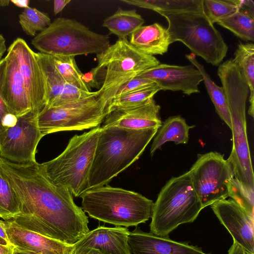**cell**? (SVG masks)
I'll list each match as a JSON object with an SVG mask.
<instances>
[{
	"mask_svg": "<svg viewBox=\"0 0 254 254\" xmlns=\"http://www.w3.org/2000/svg\"><path fill=\"white\" fill-rule=\"evenodd\" d=\"M0 174L14 190L20 212L10 220L21 227L73 245L89 231L88 219L67 189L51 182L38 163H14L0 157Z\"/></svg>",
	"mask_w": 254,
	"mask_h": 254,
	"instance_id": "1",
	"label": "cell"
},
{
	"mask_svg": "<svg viewBox=\"0 0 254 254\" xmlns=\"http://www.w3.org/2000/svg\"><path fill=\"white\" fill-rule=\"evenodd\" d=\"M217 74L227 97L231 120L233 146L227 161L232 168L234 178L247 193L254 195V175L246 116L249 86L232 59L219 65Z\"/></svg>",
	"mask_w": 254,
	"mask_h": 254,
	"instance_id": "2",
	"label": "cell"
},
{
	"mask_svg": "<svg viewBox=\"0 0 254 254\" xmlns=\"http://www.w3.org/2000/svg\"><path fill=\"white\" fill-rule=\"evenodd\" d=\"M157 130L101 126L89 174V189L107 185L137 160Z\"/></svg>",
	"mask_w": 254,
	"mask_h": 254,
	"instance_id": "3",
	"label": "cell"
},
{
	"mask_svg": "<svg viewBox=\"0 0 254 254\" xmlns=\"http://www.w3.org/2000/svg\"><path fill=\"white\" fill-rule=\"evenodd\" d=\"M80 197L82 209L91 218L127 228L148 221L154 205L139 193L110 186L89 189Z\"/></svg>",
	"mask_w": 254,
	"mask_h": 254,
	"instance_id": "4",
	"label": "cell"
},
{
	"mask_svg": "<svg viewBox=\"0 0 254 254\" xmlns=\"http://www.w3.org/2000/svg\"><path fill=\"white\" fill-rule=\"evenodd\" d=\"M101 126L71 137L64 151L49 161L38 163L40 170L53 184L80 197L89 189V178Z\"/></svg>",
	"mask_w": 254,
	"mask_h": 254,
	"instance_id": "5",
	"label": "cell"
},
{
	"mask_svg": "<svg viewBox=\"0 0 254 254\" xmlns=\"http://www.w3.org/2000/svg\"><path fill=\"white\" fill-rule=\"evenodd\" d=\"M203 209L189 171L173 177L161 189L154 203L150 232L168 236L180 225L193 222Z\"/></svg>",
	"mask_w": 254,
	"mask_h": 254,
	"instance_id": "6",
	"label": "cell"
},
{
	"mask_svg": "<svg viewBox=\"0 0 254 254\" xmlns=\"http://www.w3.org/2000/svg\"><path fill=\"white\" fill-rule=\"evenodd\" d=\"M110 36L90 30L74 19L59 17L32 40L40 53L51 56L75 57L98 55L110 46Z\"/></svg>",
	"mask_w": 254,
	"mask_h": 254,
	"instance_id": "7",
	"label": "cell"
},
{
	"mask_svg": "<svg viewBox=\"0 0 254 254\" xmlns=\"http://www.w3.org/2000/svg\"><path fill=\"white\" fill-rule=\"evenodd\" d=\"M112 95L101 89L90 96L60 106H45L38 116L43 136L66 130H82L101 126L110 111Z\"/></svg>",
	"mask_w": 254,
	"mask_h": 254,
	"instance_id": "8",
	"label": "cell"
},
{
	"mask_svg": "<svg viewBox=\"0 0 254 254\" xmlns=\"http://www.w3.org/2000/svg\"><path fill=\"white\" fill-rule=\"evenodd\" d=\"M168 22L172 43L179 41L207 63L219 66L228 47L220 33L204 13H160Z\"/></svg>",
	"mask_w": 254,
	"mask_h": 254,
	"instance_id": "9",
	"label": "cell"
},
{
	"mask_svg": "<svg viewBox=\"0 0 254 254\" xmlns=\"http://www.w3.org/2000/svg\"><path fill=\"white\" fill-rule=\"evenodd\" d=\"M98 67L102 71L101 87L114 98L119 88L138 74L160 63L131 45L127 38L118 39L103 52L96 55Z\"/></svg>",
	"mask_w": 254,
	"mask_h": 254,
	"instance_id": "10",
	"label": "cell"
},
{
	"mask_svg": "<svg viewBox=\"0 0 254 254\" xmlns=\"http://www.w3.org/2000/svg\"><path fill=\"white\" fill-rule=\"evenodd\" d=\"M189 172L203 208L229 197L228 186L234 174L223 155L216 151L199 154Z\"/></svg>",
	"mask_w": 254,
	"mask_h": 254,
	"instance_id": "11",
	"label": "cell"
},
{
	"mask_svg": "<svg viewBox=\"0 0 254 254\" xmlns=\"http://www.w3.org/2000/svg\"><path fill=\"white\" fill-rule=\"evenodd\" d=\"M38 115L30 111L16 118L0 134V157L18 164L36 161L37 146L43 137L38 127Z\"/></svg>",
	"mask_w": 254,
	"mask_h": 254,
	"instance_id": "12",
	"label": "cell"
},
{
	"mask_svg": "<svg viewBox=\"0 0 254 254\" xmlns=\"http://www.w3.org/2000/svg\"><path fill=\"white\" fill-rule=\"evenodd\" d=\"M9 48L17 58L31 111L39 114L47 103V88L44 74L35 53L21 38L15 39Z\"/></svg>",
	"mask_w": 254,
	"mask_h": 254,
	"instance_id": "13",
	"label": "cell"
},
{
	"mask_svg": "<svg viewBox=\"0 0 254 254\" xmlns=\"http://www.w3.org/2000/svg\"><path fill=\"white\" fill-rule=\"evenodd\" d=\"M136 77L153 81L163 90L182 91L190 95L199 93L198 85L203 76L194 65H176L160 63L145 70Z\"/></svg>",
	"mask_w": 254,
	"mask_h": 254,
	"instance_id": "14",
	"label": "cell"
},
{
	"mask_svg": "<svg viewBox=\"0 0 254 254\" xmlns=\"http://www.w3.org/2000/svg\"><path fill=\"white\" fill-rule=\"evenodd\" d=\"M210 206L233 241L254 254V216L232 198L219 200Z\"/></svg>",
	"mask_w": 254,
	"mask_h": 254,
	"instance_id": "15",
	"label": "cell"
},
{
	"mask_svg": "<svg viewBox=\"0 0 254 254\" xmlns=\"http://www.w3.org/2000/svg\"><path fill=\"white\" fill-rule=\"evenodd\" d=\"M7 51L1 94L9 114L17 118L31 111V104L15 55L9 47Z\"/></svg>",
	"mask_w": 254,
	"mask_h": 254,
	"instance_id": "16",
	"label": "cell"
},
{
	"mask_svg": "<svg viewBox=\"0 0 254 254\" xmlns=\"http://www.w3.org/2000/svg\"><path fill=\"white\" fill-rule=\"evenodd\" d=\"M160 106L153 98L141 105L126 109L111 110L102 127L113 126L130 129H158L162 122Z\"/></svg>",
	"mask_w": 254,
	"mask_h": 254,
	"instance_id": "17",
	"label": "cell"
},
{
	"mask_svg": "<svg viewBox=\"0 0 254 254\" xmlns=\"http://www.w3.org/2000/svg\"><path fill=\"white\" fill-rule=\"evenodd\" d=\"M128 243L130 254H209L187 242L171 240L136 228L130 232Z\"/></svg>",
	"mask_w": 254,
	"mask_h": 254,
	"instance_id": "18",
	"label": "cell"
},
{
	"mask_svg": "<svg viewBox=\"0 0 254 254\" xmlns=\"http://www.w3.org/2000/svg\"><path fill=\"white\" fill-rule=\"evenodd\" d=\"M127 227L99 226L89 231L75 243L71 254L87 249L99 250L102 254H130Z\"/></svg>",
	"mask_w": 254,
	"mask_h": 254,
	"instance_id": "19",
	"label": "cell"
},
{
	"mask_svg": "<svg viewBox=\"0 0 254 254\" xmlns=\"http://www.w3.org/2000/svg\"><path fill=\"white\" fill-rule=\"evenodd\" d=\"M35 56L46 81L47 98L45 106H60L96 93L80 90L67 83L57 70L51 56L40 52L35 53Z\"/></svg>",
	"mask_w": 254,
	"mask_h": 254,
	"instance_id": "20",
	"label": "cell"
},
{
	"mask_svg": "<svg viewBox=\"0 0 254 254\" xmlns=\"http://www.w3.org/2000/svg\"><path fill=\"white\" fill-rule=\"evenodd\" d=\"M10 245L38 254H71L73 246L25 229L12 220L3 221Z\"/></svg>",
	"mask_w": 254,
	"mask_h": 254,
	"instance_id": "21",
	"label": "cell"
},
{
	"mask_svg": "<svg viewBox=\"0 0 254 254\" xmlns=\"http://www.w3.org/2000/svg\"><path fill=\"white\" fill-rule=\"evenodd\" d=\"M130 43L150 56L162 55L172 44L167 28L158 23L141 26L130 35Z\"/></svg>",
	"mask_w": 254,
	"mask_h": 254,
	"instance_id": "22",
	"label": "cell"
},
{
	"mask_svg": "<svg viewBox=\"0 0 254 254\" xmlns=\"http://www.w3.org/2000/svg\"><path fill=\"white\" fill-rule=\"evenodd\" d=\"M194 126L188 125L185 119L180 116L169 117L158 129L150 148V155L169 141L176 144H187L189 141V130Z\"/></svg>",
	"mask_w": 254,
	"mask_h": 254,
	"instance_id": "23",
	"label": "cell"
},
{
	"mask_svg": "<svg viewBox=\"0 0 254 254\" xmlns=\"http://www.w3.org/2000/svg\"><path fill=\"white\" fill-rule=\"evenodd\" d=\"M121 1L152 10L159 14L184 12L204 13L203 0H121Z\"/></svg>",
	"mask_w": 254,
	"mask_h": 254,
	"instance_id": "24",
	"label": "cell"
},
{
	"mask_svg": "<svg viewBox=\"0 0 254 254\" xmlns=\"http://www.w3.org/2000/svg\"><path fill=\"white\" fill-rule=\"evenodd\" d=\"M144 23V20L135 9L124 10L119 7L104 20L102 26L109 30L110 34H115L119 39H124Z\"/></svg>",
	"mask_w": 254,
	"mask_h": 254,
	"instance_id": "25",
	"label": "cell"
},
{
	"mask_svg": "<svg viewBox=\"0 0 254 254\" xmlns=\"http://www.w3.org/2000/svg\"><path fill=\"white\" fill-rule=\"evenodd\" d=\"M187 59L201 73L206 89L214 106L215 110L221 120L231 128V120L225 91L222 86H218L211 78L203 65L196 60L192 53L185 56Z\"/></svg>",
	"mask_w": 254,
	"mask_h": 254,
	"instance_id": "26",
	"label": "cell"
},
{
	"mask_svg": "<svg viewBox=\"0 0 254 254\" xmlns=\"http://www.w3.org/2000/svg\"><path fill=\"white\" fill-rule=\"evenodd\" d=\"M239 67L249 86L250 105L248 114L254 117V45L253 43H240L234 53L233 59Z\"/></svg>",
	"mask_w": 254,
	"mask_h": 254,
	"instance_id": "27",
	"label": "cell"
},
{
	"mask_svg": "<svg viewBox=\"0 0 254 254\" xmlns=\"http://www.w3.org/2000/svg\"><path fill=\"white\" fill-rule=\"evenodd\" d=\"M245 41H254V18L240 11L217 23Z\"/></svg>",
	"mask_w": 254,
	"mask_h": 254,
	"instance_id": "28",
	"label": "cell"
},
{
	"mask_svg": "<svg viewBox=\"0 0 254 254\" xmlns=\"http://www.w3.org/2000/svg\"><path fill=\"white\" fill-rule=\"evenodd\" d=\"M52 57L57 70L67 83L80 90L90 92L82 79L83 73L78 67L74 57L68 56H52Z\"/></svg>",
	"mask_w": 254,
	"mask_h": 254,
	"instance_id": "29",
	"label": "cell"
},
{
	"mask_svg": "<svg viewBox=\"0 0 254 254\" xmlns=\"http://www.w3.org/2000/svg\"><path fill=\"white\" fill-rule=\"evenodd\" d=\"M19 22L24 31L30 36H35L37 32H41L51 23L49 15L36 8H24L19 15Z\"/></svg>",
	"mask_w": 254,
	"mask_h": 254,
	"instance_id": "30",
	"label": "cell"
},
{
	"mask_svg": "<svg viewBox=\"0 0 254 254\" xmlns=\"http://www.w3.org/2000/svg\"><path fill=\"white\" fill-rule=\"evenodd\" d=\"M161 89L157 84H155L115 97L111 101L110 111L115 109L129 108L144 104L153 98L154 96Z\"/></svg>",
	"mask_w": 254,
	"mask_h": 254,
	"instance_id": "31",
	"label": "cell"
},
{
	"mask_svg": "<svg viewBox=\"0 0 254 254\" xmlns=\"http://www.w3.org/2000/svg\"><path fill=\"white\" fill-rule=\"evenodd\" d=\"M19 212V199L9 183L0 174V217L9 220Z\"/></svg>",
	"mask_w": 254,
	"mask_h": 254,
	"instance_id": "32",
	"label": "cell"
},
{
	"mask_svg": "<svg viewBox=\"0 0 254 254\" xmlns=\"http://www.w3.org/2000/svg\"><path fill=\"white\" fill-rule=\"evenodd\" d=\"M203 9L204 14L213 24L238 11L233 0H203Z\"/></svg>",
	"mask_w": 254,
	"mask_h": 254,
	"instance_id": "33",
	"label": "cell"
},
{
	"mask_svg": "<svg viewBox=\"0 0 254 254\" xmlns=\"http://www.w3.org/2000/svg\"><path fill=\"white\" fill-rule=\"evenodd\" d=\"M228 196L254 216V195L247 193L234 178L230 180L229 184Z\"/></svg>",
	"mask_w": 254,
	"mask_h": 254,
	"instance_id": "34",
	"label": "cell"
},
{
	"mask_svg": "<svg viewBox=\"0 0 254 254\" xmlns=\"http://www.w3.org/2000/svg\"><path fill=\"white\" fill-rule=\"evenodd\" d=\"M6 61L5 58L0 60V134L4 131L8 126L12 117L1 94V86L6 68Z\"/></svg>",
	"mask_w": 254,
	"mask_h": 254,
	"instance_id": "35",
	"label": "cell"
},
{
	"mask_svg": "<svg viewBox=\"0 0 254 254\" xmlns=\"http://www.w3.org/2000/svg\"><path fill=\"white\" fill-rule=\"evenodd\" d=\"M155 84H156L149 79L136 76L121 86L117 91L114 98L147 88Z\"/></svg>",
	"mask_w": 254,
	"mask_h": 254,
	"instance_id": "36",
	"label": "cell"
},
{
	"mask_svg": "<svg viewBox=\"0 0 254 254\" xmlns=\"http://www.w3.org/2000/svg\"><path fill=\"white\" fill-rule=\"evenodd\" d=\"M82 79L89 91L91 88L99 90L103 83L101 69L96 66L88 72L83 73Z\"/></svg>",
	"mask_w": 254,
	"mask_h": 254,
	"instance_id": "37",
	"label": "cell"
},
{
	"mask_svg": "<svg viewBox=\"0 0 254 254\" xmlns=\"http://www.w3.org/2000/svg\"><path fill=\"white\" fill-rule=\"evenodd\" d=\"M238 11L254 18V2L252 0H233Z\"/></svg>",
	"mask_w": 254,
	"mask_h": 254,
	"instance_id": "38",
	"label": "cell"
},
{
	"mask_svg": "<svg viewBox=\"0 0 254 254\" xmlns=\"http://www.w3.org/2000/svg\"><path fill=\"white\" fill-rule=\"evenodd\" d=\"M228 254H253L236 242H233L232 245L228 251Z\"/></svg>",
	"mask_w": 254,
	"mask_h": 254,
	"instance_id": "39",
	"label": "cell"
},
{
	"mask_svg": "<svg viewBox=\"0 0 254 254\" xmlns=\"http://www.w3.org/2000/svg\"><path fill=\"white\" fill-rule=\"evenodd\" d=\"M70 0H55L54 1V12L57 14L61 12Z\"/></svg>",
	"mask_w": 254,
	"mask_h": 254,
	"instance_id": "40",
	"label": "cell"
},
{
	"mask_svg": "<svg viewBox=\"0 0 254 254\" xmlns=\"http://www.w3.org/2000/svg\"><path fill=\"white\" fill-rule=\"evenodd\" d=\"M14 246L11 245L0 244V254H12Z\"/></svg>",
	"mask_w": 254,
	"mask_h": 254,
	"instance_id": "41",
	"label": "cell"
},
{
	"mask_svg": "<svg viewBox=\"0 0 254 254\" xmlns=\"http://www.w3.org/2000/svg\"><path fill=\"white\" fill-rule=\"evenodd\" d=\"M10 1L19 7L26 8L29 7V0H11Z\"/></svg>",
	"mask_w": 254,
	"mask_h": 254,
	"instance_id": "42",
	"label": "cell"
},
{
	"mask_svg": "<svg viewBox=\"0 0 254 254\" xmlns=\"http://www.w3.org/2000/svg\"><path fill=\"white\" fill-rule=\"evenodd\" d=\"M6 50L5 39L2 34H0V60L2 59V57Z\"/></svg>",
	"mask_w": 254,
	"mask_h": 254,
	"instance_id": "43",
	"label": "cell"
},
{
	"mask_svg": "<svg viewBox=\"0 0 254 254\" xmlns=\"http://www.w3.org/2000/svg\"><path fill=\"white\" fill-rule=\"evenodd\" d=\"M0 237L2 238L3 239H4L8 244H9V241H8V237H7V234L6 233L5 229L4 227L3 221L0 220Z\"/></svg>",
	"mask_w": 254,
	"mask_h": 254,
	"instance_id": "44",
	"label": "cell"
},
{
	"mask_svg": "<svg viewBox=\"0 0 254 254\" xmlns=\"http://www.w3.org/2000/svg\"><path fill=\"white\" fill-rule=\"evenodd\" d=\"M72 254H102V253L97 250L87 249Z\"/></svg>",
	"mask_w": 254,
	"mask_h": 254,
	"instance_id": "45",
	"label": "cell"
},
{
	"mask_svg": "<svg viewBox=\"0 0 254 254\" xmlns=\"http://www.w3.org/2000/svg\"><path fill=\"white\" fill-rule=\"evenodd\" d=\"M12 254H38L35 252L14 247Z\"/></svg>",
	"mask_w": 254,
	"mask_h": 254,
	"instance_id": "46",
	"label": "cell"
},
{
	"mask_svg": "<svg viewBox=\"0 0 254 254\" xmlns=\"http://www.w3.org/2000/svg\"><path fill=\"white\" fill-rule=\"evenodd\" d=\"M10 0H0V7H3L8 5Z\"/></svg>",
	"mask_w": 254,
	"mask_h": 254,
	"instance_id": "47",
	"label": "cell"
},
{
	"mask_svg": "<svg viewBox=\"0 0 254 254\" xmlns=\"http://www.w3.org/2000/svg\"><path fill=\"white\" fill-rule=\"evenodd\" d=\"M0 244L2 245H10L6 241H5L4 239L0 237Z\"/></svg>",
	"mask_w": 254,
	"mask_h": 254,
	"instance_id": "48",
	"label": "cell"
}]
</instances>
